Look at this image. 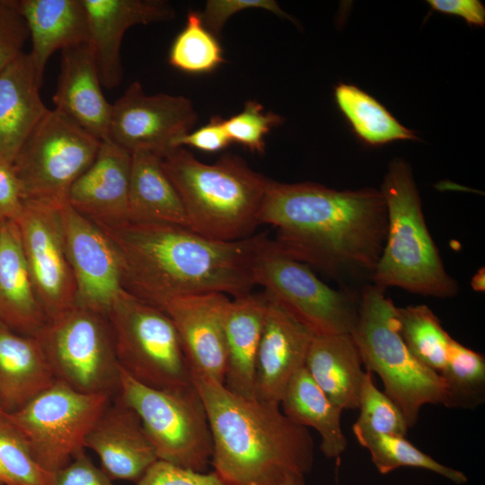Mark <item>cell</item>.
<instances>
[{
    "instance_id": "6da1fadb",
    "label": "cell",
    "mask_w": 485,
    "mask_h": 485,
    "mask_svg": "<svg viewBox=\"0 0 485 485\" xmlns=\"http://www.w3.org/2000/svg\"><path fill=\"white\" fill-rule=\"evenodd\" d=\"M260 222L275 228L272 242L281 252L337 279L372 277L388 225L380 190L270 180Z\"/></svg>"
},
{
    "instance_id": "7a4b0ae2",
    "label": "cell",
    "mask_w": 485,
    "mask_h": 485,
    "mask_svg": "<svg viewBox=\"0 0 485 485\" xmlns=\"http://www.w3.org/2000/svg\"><path fill=\"white\" fill-rule=\"evenodd\" d=\"M100 228L118 252L123 289L163 311L182 296L221 293L237 298L251 293L254 262L269 239L260 234L225 242L162 224Z\"/></svg>"
},
{
    "instance_id": "3957f363",
    "label": "cell",
    "mask_w": 485,
    "mask_h": 485,
    "mask_svg": "<svg viewBox=\"0 0 485 485\" xmlns=\"http://www.w3.org/2000/svg\"><path fill=\"white\" fill-rule=\"evenodd\" d=\"M191 378L210 427V463L226 485H280L292 475L310 472L312 436L289 419L279 404L245 398L192 371Z\"/></svg>"
},
{
    "instance_id": "277c9868",
    "label": "cell",
    "mask_w": 485,
    "mask_h": 485,
    "mask_svg": "<svg viewBox=\"0 0 485 485\" xmlns=\"http://www.w3.org/2000/svg\"><path fill=\"white\" fill-rule=\"evenodd\" d=\"M162 164L181 197L192 231L225 242L253 235L260 225L269 179L235 155L206 164L183 147L166 154Z\"/></svg>"
},
{
    "instance_id": "5b68a950",
    "label": "cell",
    "mask_w": 485,
    "mask_h": 485,
    "mask_svg": "<svg viewBox=\"0 0 485 485\" xmlns=\"http://www.w3.org/2000/svg\"><path fill=\"white\" fill-rule=\"evenodd\" d=\"M380 190L388 225L373 284L436 298L456 295L459 286L446 271L428 231L409 163L400 158L392 161Z\"/></svg>"
},
{
    "instance_id": "8992f818",
    "label": "cell",
    "mask_w": 485,
    "mask_h": 485,
    "mask_svg": "<svg viewBox=\"0 0 485 485\" xmlns=\"http://www.w3.org/2000/svg\"><path fill=\"white\" fill-rule=\"evenodd\" d=\"M384 291L374 284L363 288L350 335L366 370L380 376L384 393L412 428L424 405L442 404L444 384L409 350L399 331L397 307Z\"/></svg>"
},
{
    "instance_id": "52a82bcc",
    "label": "cell",
    "mask_w": 485,
    "mask_h": 485,
    "mask_svg": "<svg viewBox=\"0 0 485 485\" xmlns=\"http://www.w3.org/2000/svg\"><path fill=\"white\" fill-rule=\"evenodd\" d=\"M119 396L139 417L158 461L205 472L213 443L207 411L193 382L175 389L146 386L120 368Z\"/></svg>"
},
{
    "instance_id": "ba28073f",
    "label": "cell",
    "mask_w": 485,
    "mask_h": 485,
    "mask_svg": "<svg viewBox=\"0 0 485 485\" xmlns=\"http://www.w3.org/2000/svg\"><path fill=\"white\" fill-rule=\"evenodd\" d=\"M106 316L119 367L127 375L156 389L192 384L179 334L165 312L125 291Z\"/></svg>"
},
{
    "instance_id": "9c48e42d",
    "label": "cell",
    "mask_w": 485,
    "mask_h": 485,
    "mask_svg": "<svg viewBox=\"0 0 485 485\" xmlns=\"http://www.w3.org/2000/svg\"><path fill=\"white\" fill-rule=\"evenodd\" d=\"M35 338L57 381L84 393L118 394L120 367L107 316L74 305Z\"/></svg>"
},
{
    "instance_id": "30bf717a",
    "label": "cell",
    "mask_w": 485,
    "mask_h": 485,
    "mask_svg": "<svg viewBox=\"0 0 485 485\" xmlns=\"http://www.w3.org/2000/svg\"><path fill=\"white\" fill-rule=\"evenodd\" d=\"M101 140L72 119L48 110L13 161L23 201L61 206L72 184L94 161Z\"/></svg>"
},
{
    "instance_id": "8fae6325",
    "label": "cell",
    "mask_w": 485,
    "mask_h": 485,
    "mask_svg": "<svg viewBox=\"0 0 485 485\" xmlns=\"http://www.w3.org/2000/svg\"><path fill=\"white\" fill-rule=\"evenodd\" d=\"M112 396L84 393L55 381L6 419L26 441L40 466L51 474L85 448V439Z\"/></svg>"
},
{
    "instance_id": "7c38bea8",
    "label": "cell",
    "mask_w": 485,
    "mask_h": 485,
    "mask_svg": "<svg viewBox=\"0 0 485 485\" xmlns=\"http://www.w3.org/2000/svg\"><path fill=\"white\" fill-rule=\"evenodd\" d=\"M253 281L315 335L350 333L356 323L359 297L331 287L272 240L256 257Z\"/></svg>"
},
{
    "instance_id": "4fadbf2b",
    "label": "cell",
    "mask_w": 485,
    "mask_h": 485,
    "mask_svg": "<svg viewBox=\"0 0 485 485\" xmlns=\"http://www.w3.org/2000/svg\"><path fill=\"white\" fill-rule=\"evenodd\" d=\"M60 206L23 201L15 221L27 267L47 320L75 305V284L67 257Z\"/></svg>"
},
{
    "instance_id": "5bb4252c",
    "label": "cell",
    "mask_w": 485,
    "mask_h": 485,
    "mask_svg": "<svg viewBox=\"0 0 485 485\" xmlns=\"http://www.w3.org/2000/svg\"><path fill=\"white\" fill-rule=\"evenodd\" d=\"M196 120L189 99L165 93L147 95L141 84L134 82L111 104L108 138L130 154L149 152L163 157Z\"/></svg>"
},
{
    "instance_id": "9a60e30c",
    "label": "cell",
    "mask_w": 485,
    "mask_h": 485,
    "mask_svg": "<svg viewBox=\"0 0 485 485\" xmlns=\"http://www.w3.org/2000/svg\"><path fill=\"white\" fill-rule=\"evenodd\" d=\"M75 284V305L106 315L125 290L119 258L108 235L67 202L59 207Z\"/></svg>"
},
{
    "instance_id": "2e32d148",
    "label": "cell",
    "mask_w": 485,
    "mask_h": 485,
    "mask_svg": "<svg viewBox=\"0 0 485 485\" xmlns=\"http://www.w3.org/2000/svg\"><path fill=\"white\" fill-rule=\"evenodd\" d=\"M231 299L221 293L176 298L164 307L179 334L190 371L225 383V319Z\"/></svg>"
},
{
    "instance_id": "e0dca14e",
    "label": "cell",
    "mask_w": 485,
    "mask_h": 485,
    "mask_svg": "<svg viewBox=\"0 0 485 485\" xmlns=\"http://www.w3.org/2000/svg\"><path fill=\"white\" fill-rule=\"evenodd\" d=\"M265 295L267 309L256 358L255 399L279 404L290 380L304 367L315 334Z\"/></svg>"
},
{
    "instance_id": "ac0fdd59",
    "label": "cell",
    "mask_w": 485,
    "mask_h": 485,
    "mask_svg": "<svg viewBox=\"0 0 485 485\" xmlns=\"http://www.w3.org/2000/svg\"><path fill=\"white\" fill-rule=\"evenodd\" d=\"M101 85L110 89L122 80L120 46L126 31L138 24L173 19L174 9L163 0H82Z\"/></svg>"
},
{
    "instance_id": "d6986e66",
    "label": "cell",
    "mask_w": 485,
    "mask_h": 485,
    "mask_svg": "<svg viewBox=\"0 0 485 485\" xmlns=\"http://www.w3.org/2000/svg\"><path fill=\"white\" fill-rule=\"evenodd\" d=\"M131 154L108 137L93 163L72 184L66 202L100 227L128 221Z\"/></svg>"
},
{
    "instance_id": "ffe728a7",
    "label": "cell",
    "mask_w": 485,
    "mask_h": 485,
    "mask_svg": "<svg viewBox=\"0 0 485 485\" xmlns=\"http://www.w3.org/2000/svg\"><path fill=\"white\" fill-rule=\"evenodd\" d=\"M112 480L137 482L158 461L137 414L119 394L101 412L85 439Z\"/></svg>"
},
{
    "instance_id": "44dd1931",
    "label": "cell",
    "mask_w": 485,
    "mask_h": 485,
    "mask_svg": "<svg viewBox=\"0 0 485 485\" xmlns=\"http://www.w3.org/2000/svg\"><path fill=\"white\" fill-rule=\"evenodd\" d=\"M53 101L55 110L99 140L108 137L111 104L101 92L99 73L88 43L62 50Z\"/></svg>"
},
{
    "instance_id": "7402d4cb",
    "label": "cell",
    "mask_w": 485,
    "mask_h": 485,
    "mask_svg": "<svg viewBox=\"0 0 485 485\" xmlns=\"http://www.w3.org/2000/svg\"><path fill=\"white\" fill-rule=\"evenodd\" d=\"M42 76L22 52L0 72V159L13 161L48 109L40 90Z\"/></svg>"
},
{
    "instance_id": "603a6c76",
    "label": "cell",
    "mask_w": 485,
    "mask_h": 485,
    "mask_svg": "<svg viewBox=\"0 0 485 485\" xmlns=\"http://www.w3.org/2000/svg\"><path fill=\"white\" fill-rule=\"evenodd\" d=\"M0 322L17 333L35 337L47 322L22 251L18 226L0 228Z\"/></svg>"
},
{
    "instance_id": "cb8c5ba5",
    "label": "cell",
    "mask_w": 485,
    "mask_h": 485,
    "mask_svg": "<svg viewBox=\"0 0 485 485\" xmlns=\"http://www.w3.org/2000/svg\"><path fill=\"white\" fill-rule=\"evenodd\" d=\"M266 309V295L250 293L231 299L226 313L224 384L249 399H255V366Z\"/></svg>"
},
{
    "instance_id": "d4e9b609",
    "label": "cell",
    "mask_w": 485,
    "mask_h": 485,
    "mask_svg": "<svg viewBox=\"0 0 485 485\" xmlns=\"http://www.w3.org/2000/svg\"><path fill=\"white\" fill-rule=\"evenodd\" d=\"M350 333L314 335L304 367L331 400L343 410H356L365 372Z\"/></svg>"
},
{
    "instance_id": "484cf974",
    "label": "cell",
    "mask_w": 485,
    "mask_h": 485,
    "mask_svg": "<svg viewBox=\"0 0 485 485\" xmlns=\"http://www.w3.org/2000/svg\"><path fill=\"white\" fill-rule=\"evenodd\" d=\"M56 381L38 340L0 322V402L13 412Z\"/></svg>"
},
{
    "instance_id": "4316f807",
    "label": "cell",
    "mask_w": 485,
    "mask_h": 485,
    "mask_svg": "<svg viewBox=\"0 0 485 485\" xmlns=\"http://www.w3.org/2000/svg\"><path fill=\"white\" fill-rule=\"evenodd\" d=\"M31 40L30 52L43 77L51 55L88 43V24L82 0H19Z\"/></svg>"
},
{
    "instance_id": "83f0119b",
    "label": "cell",
    "mask_w": 485,
    "mask_h": 485,
    "mask_svg": "<svg viewBox=\"0 0 485 485\" xmlns=\"http://www.w3.org/2000/svg\"><path fill=\"white\" fill-rule=\"evenodd\" d=\"M128 215L130 223L190 228L185 207L163 167L162 157L149 152L131 154Z\"/></svg>"
},
{
    "instance_id": "f1b7e54d",
    "label": "cell",
    "mask_w": 485,
    "mask_h": 485,
    "mask_svg": "<svg viewBox=\"0 0 485 485\" xmlns=\"http://www.w3.org/2000/svg\"><path fill=\"white\" fill-rule=\"evenodd\" d=\"M279 405L293 422L319 433L320 448L327 458L338 459L345 452L348 442L340 424L342 410L331 401L305 367L290 380Z\"/></svg>"
},
{
    "instance_id": "f546056e",
    "label": "cell",
    "mask_w": 485,
    "mask_h": 485,
    "mask_svg": "<svg viewBox=\"0 0 485 485\" xmlns=\"http://www.w3.org/2000/svg\"><path fill=\"white\" fill-rule=\"evenodd\" d=\"M337 105L355 134L369 146L397 140H416L414 132L401 125L378 101L355 85L340 84L334 89Z\"/></svg>"
},
{
    "instance_id": "4dcf8cb0",
    "label": "cell",
    "mask_w": 485,
    "mask_h": 485,
    "mask_svg": "<svg viewBox=\"0 0 485 485\" xmlns=\"http://www.w3.org/2000/svg\"><path fill=\"white\" fill-rule=\"evenodd\" d=\"M442 404L450 409L474 410L485 401V358L452 340L444 368Z\"/></svg>"
},
{
    "instance_id": "1f68e13d",
    "label": "cell",
    "mask_w": 485,
    "mask_h": 485,
    "mask_svg": "<svg viewBox=\"0 0 485 485\" xmlns=\"http://www.w3.org/2000/svg\"><path fill=\"white\" fill-rule=\"evenodd\" d=\"M401 336L411 354L424 366L439 373L445 366L453 338L426 304L397 307Z\"/></svg>"
},
{
    "instance_id": "d6a6232c",
    "label": "cell",
    "mask_w": 485,
    "mask_h": 485,
    "mask_svg": "<svg viewBox=\"0 0 485 485\" xmlns=\"http://www.w3.org/2000/svg\"><path fill=\"white\" fill-rule=\"evenodd\" d=\"M356 439L369 451L371 460L381 474L401 468H419L433 472L456 484L466 483V475L454 468L445 466L428 455L405 436L367 434L353 431Z\"/></svg>"
},
{
    "instance_id": "836d02e7",
    "label": "cell",
    "mask_w": 485,
    "mask_h": 485,
    "mask_svg": "<svg viewBox=\"0 0 485 485\" xmlns=\"http://www.w3.org/2000/svg\"><path fill=\"white\" fill-rule=\"evenodd\" d=\"M169 62L189 74L210 73L225 62L222 47L204 25L200 13H188L185 27L172 44Z\"/></svg>"
},
{
    "instance_id": "e575fe53",
    "label": "cell",
    "mask_w": 485,
    "mask_h": 485,
    "mask_svg": "<svg viewBox=\"0 0 485 485\" xmlns=\"http://www.w3.org/2000/svg\"><path fill=\"white\" fill-rule=\"evenodd\" d=\"M46 472L33 457L26 441L6 419L0 416V477L4 485H49Z\"/></svg>"
},
{
    "instance_id": "d590c367",
    "label": "cell",
    "mask_w": 485,
    "mask_h": 485,
    "mask_svg": "<svg viewBox=\"0 0 485 485\" xmlns=\"http://www.w3.org/2000/svg\"><path fill=\"white\" fill-rule=\"evenodd\" d=\"M357 409L359 416L353 431L405 436L410 428L401 410L376 387L368 370L364 375Z\"/></svg>"
},
{
    "instance_id": "8d00e7d4",
    "label": "cell",
    "mask_w": 485,
    "mask_h": 485,
    "mask_svg": "<svg viewBox=\"0 0 485 485\" xmlns=\"http://www.w3.org/2000/svg\"><path fill=\"white\" fill-rule=\"evenodd\" d=\"M263 110L258 101H248L240 113L224 119L231 142L241 144L253 153L263 154L266 135L283 122L279 115Z\"/></svg>"
},
{
    "instance_id": "74e56055",
    "label": "cell",
    "mask_w": 485,
    "mask_h": 485,
    "mask_svg": "<svg viewBox=\"0 0 485 485\" xmlns=\"http://www.w3.org/2000/svg\"><path fill=\"white\" fill-rule=\"evenodd\" d=\"M29 38L17 0H0V72L23 51Z\"/></svg>"
},
{
    "instance_id": "f35d334b",
    "label": "cell",
    "mask_w": 485,
    "mask_h": 485,
    "mask_svg": "<svg viewBox=\"0 0 485 485\" xmlns=\"http://www.w3.org/2000/svg\"><path fill=\"white\" fill-rule=\"evenodd\" d=\"M251 8L264 9L294 21L273 0H208L200 16L206 28L217 36L233 14Z\"/></svg>"
},
{
    "instance_id": "ab89813d",
    "label": "cell",
    "mask_w": 485,
    "mask_h": 485,
    "mask_svg": "<svg viewBox=\"0 0 485 485\" xmlns=\"http://www.w3.org/2000/svg\"><path fill=\"white\" fill-rule=\"evenodd\" d=\"M137 485H226L214 472H198L157 461Z\"/></svg>"
},
{
    "instance_id": "60d3db41",
    "label": "cell",
    "mask_w": 485,
    "mask_h": 485,
    "mask_svg": "<svg viewBox=\"0 0 485 485\" xmlns=\"http://www.w3.org/2000/svg\"><path fill=\"white\" fill-rule=\"evenodd\" d=\"M49 485H115L113 480L82 452L51 473Z\"/></svg>"
},
{
    "instance_id": "b9f144b4",
    "label": "cell",
    "mask_w": 485,
    "mask_h": 485,
    "mask_svg": "<svg viewBox=\"0 0 485 485\" xmlns=\"http://www.w3.org/2000/svg\"><path fill=\"white\" fill-rule=\"evenodd\" d=\"M230 143L224 119L214 116L203 127L176 138L172 146L173 149L189 146L203 152L215 153L225 149Z\"/></svg>"
},
{
    "instance_id": "7bdbcfd3",
    "label": "cell",
    "mask_w": 485,
    "mask_h": 485,
    "mask_svg": "<svg viewBox=\"0 0 485 485\" xmlns=\"http://www.w3.org/2000/svg\"><path fill=\"white\" fill-rule=\"evenodd\" d=\"M22 210L23 200L13 164L0 159V219L15 222Z\"/></svg>"
},
{
    "instance_id": "ee69618b",
    "label": "cell",
    "mask_w": 485,
    "mask_h": 485,
    "mask_svg": "<svg viewBox=\"0 0 485 485\" xmlns=\"http://www.w3.org/2000/svg\"><path fill=\"white\" fill-rule=\"evenodd\" d=\"M431 9L463 17L470 25L484 26L485 7L478 0H428Z\"/></svg>"
},
{
    "instance_id": "f6af8a7d",
    "label": "cell",
    "mask_w": 485,
    "mask_h": 485,
    "mask_svg": "<svg viewBox=\"0 0 485 485\" xmlns=\"http://www.w3.org/2000/svg\"><path fill=\"white\" fill-rule=\"evenodd\" d=\"M472 288L476 292L485 291V270L484 268L480 269L472 277L471 281Z\"/></svg>"
},
{
    "instance_id": "bcb514c9",
    "label": "cell",
    "mask_w": 485,
    "mask_h": 485,
    "mask_svg": "<svg viewBox=\"0 0 485 485\" xmlns=\"http://www.w3.org/2000/svg\"><path fill=\"white\" fill-rule=\"evenodd\" d=\"M280 485H304V476L292 475Z\"/></svg>"
},
{
    "instance_id": "7dc6e473",
    "label": "cell",
    "mask_w": 485,
    "mask_h": 485,
    "mask_svg": "<svg viewBox=\"0 0 485 485\" xmlns=\"http://www.w3.org/2000/svg\"><path fill=\"white\" fill-rule=\"evenodd\" d=\"M4 413H5V412H4V409H3L2 405H1V402H0V416L3 415Z\"/></svg>"
},
{
    "instance_id": "c3c4849f",
    "label": "cell",
    "mask_w": 485,
    "mask_h": 485,
    "mask_svg": "<svg viewBox=\"0 0 485 485\" xmlns=\"http://www.w3.org/2000/svg\"><path fill=\"white\" fill-rule=\"evenodd\" d=\"M0 485H4V482H3L2 479H1V477H0Z\"/></svg>"
},
{
    "instance_id": "681fc988",
    "label": "cell",
    "mask_w": 485,
    "mask_h": 485,
    "mask_svg": "<svg viewBox=\"0 0 485 485\" xmlns=\"http://www.w3.org/2000/svg\"><path fill=\"white\" fill-rule=\"evenodd\" d=\"M2 222H3V221L0 219V228H1Z\"/></svg>"
}]
</instances>
